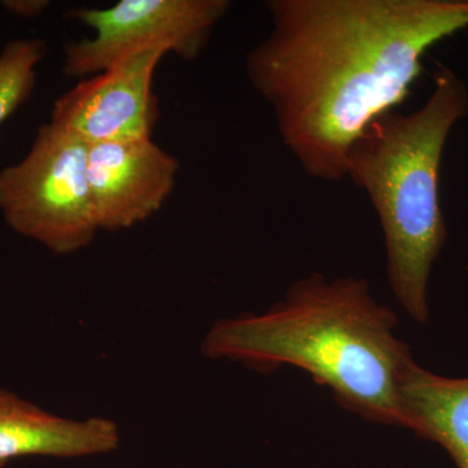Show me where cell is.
Returning <instances> with one entry per match:
<instances>
[{
    "label": "cell",
    "mask_w": 468,
    "mask_h": 468,
    "mask_svg": "<svg viewBox=\"0 0 468 468\" xmlns=\"http://www.w3.org/2000/svg\"><path fill=\"white\" fill-rule=\"evenodd\" d=\"M119 445L115 421L58 417L0 388V463L27 455L85 457Z\"/></svg>",
    "instance_id": "8"
},
{
    "label": "cell",
    "mask_w": 468,
    "mask_h": 468,
    "mask_svg": "<svg viewBox=\"0 0 468 468\" xmlns=\"http://www.w3.org/2000/svg\"><path fill=\"white\" fill-rule=\"evenodd\" d=\"M0 212L15 232L58 255L90 245L100 228L88 183V144L42 125L20 162L0 169Z\"/></svg>",
    "instance_id": "4"
},
{
    "label": "cell",
    "mask_w": 468,
    "mask_h": 468,
    "mask_svg": "<svg viewBox=\"0 0 468 468\" xmlns=\"http://www.w3.org/2000/svg\"><path fill=\"white\" fill-rule=\"evenodd\" d=\"M230 7L229 0H120L107 8L73 9L69 17L94 36L64 48L63 72L86 79L154 48L196 60Z\"/></svg>",
    "instance_id": "5"
},
{
    "label": "cell",
    "mask_w": 468,
    "mask_h": 468,
    "mask_svg": "<svg viewBox=\"0 0 468 468\" xmlns=\"http://www.w3.org/2000/svg\"><path fill=\"white\" fill-rule=\"evenodd\" d=\"M403 428L441 445L468 468V378L433 374L411 360L399 387Z\"/></svg>",
    "instance_id": "9"
},
{
    "label": "cell",
    "mask_w": 468,
    "mask_h": 468,
    "mask_svg": "<svg viewBox=\"0 0 468 468\" xmlns=\"http://www.w3.org/2000/svg\"><path fill=\"white\" fill-rule=\"evenodd\" d=\"M3 464H5V463H0V467H2V466H3Z\"/></svg>",
    "instance_id": "13"
},
{
    "label": "cell",
    "mask_w": 468,
    "mask_h": 468,
    "mask_svg": "<svg viewBox=\"0 0 468 468\" xmlns=\"http://www.w3.org/2000/svg\"><path fill=\"white\" fill-rule=\"evenodd\" d=\"M180 165L144 140L88 144V183L100 230H122L160 211L176 186Z\"/></svg>",
    "instance_id": "7"
},
{
    "label": "cell",
    "mask_w": 468,
    "mask_h": 468,
    "mask_svg": "<svg viewBox=\"0 0 468 468\" xmlns=\"http://www.w3.org/2000/svg\"><path fill=\"white\" fill-rule=\"evenodd\" d=\"M48 46L39 38H18L0 52V124L8 120L32 97L37 68L46 57Z\"/></svg>",
    "instance_id": "10"
},
{
    "label": "cell",
    "mask_w": 468,
    "mask_h": 468,
    "mask_svg": "<svg viewBox=\"0 0 468 468\" xmlns=\"http://www.w3.org/2000/svg\"><path fill=\"white\" fill-rule=\"evenodd\" d=\"M2 5L12 16L33 20L45 14L46 9L50 7V2L48 0H5Z\"/></svg>",
    "instance_id": "11"
},
{
    "label": "cell",
    "mask_w": 468,
    "mask_h": 468,
    "mask_svg": "<svg viewBox=\"0 0 468 468\" xmlns=\"http://www.w3.org/2000/svg\"><path fill=\"white\" fill-rule=\"evenodd\" d=\"M246 57L252 89L304 174L346 177L351 144L392 112L437 43L468 27V0H268Z\"/></svg>",
    "instance_id": "1"
},
{
    "label": "cell",
    "mask_w": 468,
    "mask_h": 468,
    "mask_svg": "<svg viewBox=\"0 0 468 468\" xmlns=\"http://www.w3.org/2000/svg\"><path fill=\"white\" fill-rule=\"evenodd\" d=\"M466 271L468 275V248H467V257H466Z\"/></svg>",
    "instance_id": "12"
},
{
    "label": "cell",
    "mask_w": 468,
    "mask_h": 468,
    "mask_svg": "<svg viewBox=\"0 0 468 468\" xmlns=\"http://www.w3.org/2000/svg\"><path fill=\"white\" fill-rule=\"evenodd\" d=\"M397 325L367 280L311 273L264 313L218 320L203 353L258 371L301 369L363 420L403 428L399 387L414 358Z\"/></svg>",
    "instance_id": "2"
},
{
    "label": "cell",
    "mask_w": 468,
    "mask_h": 468,
    "mask_svg": "<svg viewBox=\"0 0 468 468\" xmlns=\"http://www.w3.org/2000/svg\"><path fill=\"white\" fill-rule=\"evenodd\" d=\"M468 115V88L440 64L426 103L378 117L351 144L346 177L367 194L383 230L394 297L419 324L430 319L431 273L448 241L440 199L443 150Z\"/></svg>",
    "instance_id": "3"
},
{
    "label": "cell",
    "mask_w": 468,
    "mask_h": 468,
    "mask_svg": "<svg viewBox=\"0 0 468 468\" xmlns=\"http://www.w3.org/2000/svg\"><path fill=\"white\" fill-rule=\"evenodd\" d=\"M165 55L162 48L138 52L82 79L54 101L50 122L88 144L153 138L159 120L154 76Z\"/></svg>",
    "instance_id": "6"
}]
</instances>
